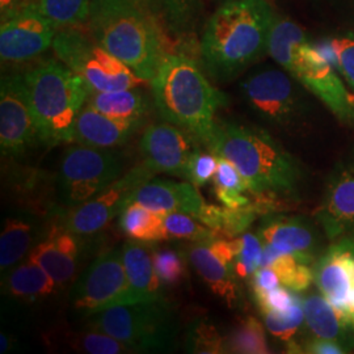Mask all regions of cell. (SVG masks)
I'll use <instances>...</instances> for the list:
<instances>
[{
  "mask_svg": "<svg viewBox=\"0 0 354 354\" xmlns=\"http://www.w3.org/2000/svg\"><path fill=\"white\" fill-rule=\"evenodd\" d=\"M276 13L268 0H227L203 28L200 55L206 73L226 82L268 53Z\"/></svg>",
  "mask_w": 354,
  "mask_h": 354,
  "instance_id": "obj_1",
  "label": "cell"
},
{
  "mask_svg": "<svg viewBox=\"0 0 354 354\" xmlns=\"http://www.w3.org/2000/svg\"><path fill=\"white\" fill-rule=\"evenodd\" d=\"M207 149L239 169L252 196L286 200L299 196L304 180L302 165L264 129L232 121L216 122Z\"/></svg>",
  "mask_w": 354,
  "mask_h": 354,
  "instance_id": "obj_2",
  "label": "cell"
},
{
  "mask_svg": "<svg viewBox=\"0 0 354 354\" xmlns=\"http://www.w3.org/2000/svg\"><path fill=\"white\" fill-rule=\"evenodd\" d=\"M150 83L155 108L163 121L207 147L216 124L215 113L227 104V96L213 87L200 66L183 54L167 53Z\"/></svg>",
  "mask_w": 354,
  "mask_h": 354,
  "instance_id": "obj_3",
  "label": "cell"
},
{
  "mask_svg": "<svg viewBox=\"0 0 354 354\" xmlns=\"http://www.w3.org/2000/svg\"><path fill=\"white\" fill-rule=\"evenodd\" d=\"M87 26L104 49L151 82L167 53L159 21L140 0H91Z\"/></svg>",
  "mask_w": 354,
  "mask_h": 354,
  "instance_id": "obj_4",
  "label": "cell"
},
{
  "mask_svg": "<svg viewBox=\"0 0 354 354\" xmlns=\"http://www.w3.org/2000/svg\"><path fill=\"white\" fill-rule=\"evenodd\" d=\"M23 77L38 142L46 146L73 143L76 117L91 95L87 84L66 64L55 61L38 64Z\"/></svg>",
  "mask_w": 354,
  "mask_h": 354,
  "instance_id": "obj_5",
  "label": "cell"
},
{
  "mask_svg": "<svg viewBox=\"0 0 354 354\" xmlns=\"http://www.w3.org/2000/svg\"><path fill=\"white\" fill-rule=\"evenodd\" d=\"M89 329L111 335L136 353L174 346L178 323L165 299L114 306L89 317Z\"/></svg>",
  "mask_w": 354,
  "mask_h": 354,
  "instance_id": "obj_6",
  "label": "cell"
},
{
  "mask_svg": "<svg viewBox=\"0 0 354 354\" xmlns=\"http://www.w3.org/2000/svg\"><path fill=\"white\" fill-rule=\"evenodd\" d=\"M51 48L58 59L87 84L91 93L136 88L145 83L127 64L76 26H64L57 32Z\"/></svg>",
  "mask_w": 354,
  "mask_h": 354,
  "instance_id": "obj_7",
  "label": "cell"
},
{
  "mask_svg": "<svg viewBox=\"0 0 354 354\" xmlns=\"http://www.w3.org/2000/svg\"><path fill=\"white\" fill-rule=\"evenodd\" d=\"M124 160L118 152L75 145L59 160L57 192L67 209L88 201L122 175Z\"/></svg>",
  "mask_w": 354,
  "mask_h": 354,
  "instance_id": "obj_8",
  "label": "cell"
},
{
  "mask_svg": "<svg viewBox=\"0 0 354 354\" xmlns=\"http://www.w3.org/2000/svg\"><path fill=\"white\" fill-rule=\"evenodd\" d=\"M73 308L92 317L114 306L133 304L122 250H109L95 259L70 292Z\"/></svg>",
  "mask_w": 354,
  "mask_h": 354,
  "instance_id": "obj_9",
  "label": "cell"
},
{
  "mask_svg": "<svg viewBox=\"0 0 354 354\" xmlns=\"http://www.w3.org/2000/svg\"><path fill=\"white\" fill-rule=\"evenodd\" d=\"M155 174L145 165L129 171L113 184L95 194L88 201L70 207L57 222L61 227L77 236H92L121 214L130 203L140 185L151 180Z\"/></svg>",
  "mask_w": 354,
  "mask_h": 354,
  "instance_id": "obj_10",
  "label": "cell"
},
{
  "mask_svg": "<svg viewBox=\"0 0 354 354\" xmlns=\"http://www.w3.org/2000/svg\"><path fill=\"white\" fill-rule=\"evenodd\" d=\"M336 68L320 46L306 42L286 73L310 89L342 124L354 129V96Z\"/></svg>",
  "mask_w": 354,
  "mask_h": 354,
  "instance_id": "obj_11",
  "label": "cell"
},
{
  "mask_svg": "<svg viewBox=\"0 0 354 354\" xmlns=\"http://www.w3.org/2000/svg\"><path fill=\"white\" fill-rule=\"evenodd\" d=\"M241 92L254 113L277 127H290L301 115V102L290 77L279 70H264L247 77Z\"/></svg>",
  "mask_w": 354,
  "mask_h": 354,
  "instance_id": "obj_12",
  "label": "cell"
},
{
  "mask_svg": "<svg viewBox=\"0 0 354 354\" xmlns=\"http://www.w3.org/2000/svg\"><path fill=\"white\" fill-rule=\"evenodd\" d=\"M57 28L32 1L21 12L1 23L0 57L3 64H23L35 59L53 46Z\"/></svg>",
  "mask_w": 354,
  "mask_h": 354,
  "instance_id": "obj_13",
  "label": "cell"
},
{
  "mask_svg": "<svg viewBox=\"0 0 354 354\" xmlns=\"http://www.w3.org/2000/svg\"><path fill=\"white\" fill-rule=\"evenodd\" d=\"M38 140L37 127L20 74L3 75L0 86V146L1 155L16 158Z\"/></svg>",
  "mask_w": 354,
  "mask_h": 354,
  "instance_id": "obj_14",
  "label": "cell"
},
{
  "mask_svg": "<svg viewBox=\"0 0 354 354\" xmlns=\"http://www.w3.org/2000/svg\"><path fill=\"white\" fill-rule=\"evenodd\" d=\"M314 216L329 241L354 236V147L333 165Z\"/></svg>",
  "mask_w": 354,
  "mask_h": 354,
  "instance_id": "obj_15",
  "label": "cell"
},
{
  "mask_svg": "<svg viewBox=\"0 0 354 354\" xmlns=\"http://www.w3.org/2000/svg\"><path fill=\"white\" fill-rule=\"evenodd\" d=\"M198 142L183 129L169 122L153 124L142 136L140 149L143 165L153 174H168L185 178L190 155Z\"/></svg>",
  "mask_w": 354,
  "mask_h": 354,
  "instance_id": "obj_16",
  "label": "cell"
},
{
  "mask_svg": "<svg viewBox=\"0 0 354 354\" xmlns=\"http://www.w3.org/2000/svg\"><path fill=\"white\" fill-rule=\"evenodd\" d=\"M354 251V238L344 236L330 241L313 266L317 289L344 317L354 282L351 259Z\"/></svg>",
  "mask_w": 354,
  "mask_h": 354,
  "instance_id": "obj_17",
  "label": "cell"
},
{
  "mask_svg": "<svg viewBox=\"0 0 354 354\" xmlns=\"http://www.w3.org/2000/svg\"><path fill=\"white\" fill-rule=\"evenodd\" d=\"M259 236L282 252L290 253L299 263L314 266L322 250L320 236L314 223L299 215H269L263 221Z\"/></svg>",
  "mask_w": 354,
  "mask_h": 354,
  "instance_id": "obj_18",
  "label": "cell"
},
{
  "mask_svg": "<svg viewBox=\"0 0 354 354\" xmlns=\"http://www.w3.org/2000/svg\"><path fill=\"white\" fill-rule=\"evenodd\" d=\"M75 234L58 223L48 228L45 238L33 247L28 257L37 263L58 288H64L75 279L80 241Z\"/></svg>",
  "mask_w": 354,
  "mask_h": 354,
  "instance_id": "obj_19",
  "label": "cell"
},
{
  "mask_svg": "<svg viewBox=\"0 0 354 354\" xmlns=\"http://www.w3.org/2000/svg\"><path fill=\"white\" fill-rule=\"evenodd\" d=\"M142 125L143 122L109 117L86 102L76 117L74 142L89 147L112 150L125 145Z\"/></svg>",
  "mask_w": 354,
  "mask_h": 354,
  "instance_id": "obj_20",
  "label": "cell"
},
{
  "mask_svg": "<svg viewBox=\"0 0 354 354\" xmlns=\"http://www.w3.org/2000/svg\"><path fill=\"white\" fill-rule=\"evenodd\" d=\"M133 203H138L159 214L185 213L196 216L205 206L201 193L192 183L149 180L136 192Z\"/></svg>",
  "mask_w": 354,
  "mask_h": 354,
  "instance_id": "obj_21",
  "label": "cell"
},
{
  "mask_svg": "<svg viewBox=\"0 0 354 354\" xmlns=\"http://www.w3.org/2000/svg\"><path fill=\"white\" fill-rule=\"evenodd\" d=\"M188 257L190 264L218 298L223 299L231 308L239 304L241 291L234 266L223 263L212 251L207 241L194 243V245L190 247Z\"/></svg>",
  "mask_w": 354,
  "mask_h": 354,
  "instance_id": "obj_22",
  "label": "cell"
},
{
  "mask_svg": "<svg viewBox=\"0 0 354 354\" xmlns=\"http://www.w3.org/2000/svg\"><path fill=\"white\" fill-rule=\"evenodd\" d=\"M143 243L131 239L122 247V259L133 304L165 299L160 290L162 281L155 270L152 254Z\"/></svg>",
  "mask_w": 354,
  "mask_h": 354,
  "instance_id": "obj_23",
  "label": "cell"
},
{
  "mask_svg": "<svg viewBox=\"0 0 354 354\" xmlns=\"http://www.w3.org/2000/svg\"><path fill=\"white\" fill-rule=\"evenodd\" d=\"M304 322L314 337L342 344L348 352L354 349V329L322 294L307 295L302 301Z\"/></svg>",
  "mask_w": 354,
  "mask_h": 354,
  "instance_id": "obj_24",
  "label": "cell"
},
{
  "mask_svg": "<svg viewBox=\"0 0 354 354\" xmlns=\"http://www.w3.org/2000/svg\"><path fill=\"white\" fill-rule=\"evenodd\" d=\"M48 232V230H46ZM37 222L26 216H10L6 219L0 235V269L1 272L21 263L33 247L46 235Z\"/></svg>",
  "mask_w": 354,
  "mask_h": 354,
  "instance_id": "obj_25",
  "label": "cell"
},
{
  "mask_svg": "<svg viewBox=\"0 0 354 354\" xmlns=\"http://www.w3.org/2000/svg\"><path fill=\"white\" fill-rule=\"evenodd\" d=\"M3 286L7 295L29 304L45 299L57 290L50 276L29 257L10 269Z\"/></svg>",
  "mask_w": 354,
  "mask_h": 354,
  "instance_id": "obj_26",
  "label": "cell"
},
{
  "mask_svg": "<svg viewBox=\"0 0 354 354\" xmlns=\"http://www.w3.org/2000/svg\"><path fill=\"white\" fill-rule=\"evenodd\" d=\"M87 102L109 117L136 122H143L150 111V100L138 87L93 92L89 95Z\"/></svg>",
  "mask_w": 354,
  "mask_h": 354,
  "instance_id": "obj_27",
  "label": "cell"
},
{
  "mask_svg": "<svg viewBox=\"0 0 354 354\" xmlns=\"http://www.w3.org/2000/svg\"><path fill=\"white\" fill-rule=\"evenodd\" d=\"M259 214H261V210L254 201L236 209L227 206L219 207L205 203L203 210L194 218L198 219L206 227L214 230L221 236L235 238L244 234Z\"/></svg>",
  "mask_w": 354,
  "mask_h": 354,
  "instance_id": "obj_28",
  "label": "cell"
},
{
  "mask_svg": "<svg viewBox=\"0 0 354 354\" xmlns=\"http://www.w3.org/2000/svg\"><path fill=\"white\" fill-rule=\"evenodd\" d=\"M159 23L177 37H184L198 17L201 0H140Z\"/></svg>",
  "mask_w": 354,
  "mask_h": 354,
  "instance_id": "obj_29",
  "label": "cell"
},
{
  "mask_svg": "<svg viewBox=\"0 0 354 354\" xmlns=\"http://www.w3.org/2000/svg\"><path fill=\"white\" fill-rule=\"evenodd\" d=\"M118 225L133 241L150 243L168 239L163 214L155 213L138 203H130L120 214Z\"/></svg>",
  "mask_w": 354,
  "mask_h": 354,
  "instance_id": "obj_30",
  "label": "cell"
},
{
  "mask_svg": "<svg viewBox=\"0 0 354 354\" xmlns=\"http://www.w3.org/2000/svg\"><path fill=\"white\" fill-rule=\"evenodd\" d=\"M261 266L272 268L277 273L281 283L295 292L307 290L314 281L311 266L299 263L290 253L282 252L268 243H264Z\"/></svg>",
  "mask_w": 354,
  "mask_h": 354,
  "instance_id": "obj_31",
  "label": "cell"
},
{
  "mask_svg": "<svg viewBox=\"0 0 354 354\" xmlns=\"http://www.w3.org/2000/svg\"><path fill=\"white\" fill-rule=\"evenodd\" d=\"M306 42L308 39L301 26L276 15L269 35L268 53L285 71L289 70L297 53Z\"/></svg>",
  "mask_w": 354,
  "mask_h": 354,
  "instance_id": "obj_32",
  "label": "cell"
},
{
  "mask_svg": "<svg viewBox=\"0 0 354 354\" xmlns=\"http://www.w3.org/2000/svg\"><path fill=\"white\" fill-rule=\"evenodd\" d=\"M218 158V168L213 178L218 201L232 209L243 207L252 203L248 196V193H251L248 183L241 176L239 169L226 158Z\"/></svg>",
  "mask_w": 354,
  "mask_h": 354,
  "instance_id": "obj_33",
  "label": "cell"
},
{
  "mask_svg": "<svg viewBox=\"0 0 354 354\" xmlns=\"http://www.w3.org/2000/svg\"><path fill=\"white\" fill-rule=\"evenodd\" d=\"M228 353L266 354L269 346L266 330L260 322L252 317L243 319L226 339Z\"/></svg>",
  "mask_w": 354,
  "mask_h": 354,
  "instance_id": "obj_34",
  "label": "cell"
},
{
  "mask_svg": "<svg viewBox=\"0 0 354 354\" xmlns=\"http://www.w3.org/2000/svg\"><path fill=\"white\" fill-rule=\"evenodd\" d=\"M38 7L58 26H77L87 23L91 0H37Z\"/></svg>",
  "mask_w": 354,
  "mask_h": 354,
  "instance_id": "obj_35",
  "label": "cell"
},
{
  "mask_svg": "<svg viewBox=\"0 0 354 354\" xmlns=\"http://www.w3.org/2000/svg\"><path fill=\"white\" fill-rule=\"evenodd\" d=\"M66 342L77 352L89 354L136 353L125 342L117 340L104 332L89 329L83 333H68Z\"/></svg>",
  "mask_w": 354,
  "mask_h": 354,
  "instance_id": "obj_36",
  "label": "cell"
},
{
  "mask_svg": "<svg viewBox=\"0 0 354 354\" xmlns=\"http://www.w3.org/2000/svg\"><path fill=\"white\" fill-rule=\"evenodd\" d=\"M185 348L189 353H226V339H223L214 324L207 319H197L192 322L185 339Z\"/></svg>",
  "mask_w": 354,
  "mask_h": 354,
  "instance_id": "obj_37",
  "label": "cell"
},
{
  "mask_svg": "<svg viewBox=\"0 0 354 354\" xmlns=\"http://www.w3.org/2000/svg\"><path fill=\"white\" fill-rule=\"evenodd\" d=\"M168 239H184V241H210L221 236L214 230L201 225L198 219L185 213H168L163 215Z\"/></svg>",
  "mask_w": 354,
  "mask_h": 354,
  "instance_id": "obj_38",
  "label": "cell"
},
{
  "mask_svg": "<svg viewBox=\"0 0 354 354\" xmlns=\"http://www.w3.org/2000/svg\"><path fill=\"white\" fill-rule=\"evenodd\" d=\"M266 328L279 340L289 344L294 342V336L302 326L304 311L302 301L292 304L286 313H264Z\"/></svg>",
  "mask_w": 354,
  "mask_h": 354,
  "instance_id": "obj_39",
  "label": "cell"
},
{
  "mask_svg": "<svg viewBox=\"0 0 354 354\" xmlns=\"http://www.w3.org/2000/svg\"><path fill=\"white\" fill-rule=\"evenodd\" d=\"M264 251V241L251 232L241 235V251L234 261V272L238 277L247 279L260 268Z\"/></svg>",
  "mask_w": 354,
  "mask_h": 354,
  "instance_id": "obj_40",
  "label": "cell"
},
{
  "mask_svg": "<svg viewBox=\"0 0 354 354\" xmlns=\"http://www.w3.org/2000/svg\"><path fill=\"white\" fill-rule=\"evenodd\" d=\"M152 261L160 281L175 286L185 276V264L181 256L174 250H159L152 252Z\"/></svg>",
  "mask_w": 354,
  "mask_h": 354,
  "instance_id": "obj_41",
  "label": "cell"
},
{
  "mask_svg": "<svg viewBox=\"0 0 354 354\" xmlns=\"http://www.w3.org/2000/svg\"><path fill=\"white\" fill-rule=\"evenodd\" d=\"M219 158L213 152H203L196 150L190 155L189 162L187 165L185 180H188L197 188L206 185L215 176L218 168Z\"/></svg>",
  "mask_w": 354,
  "mask_h": 354,
  "instance_id": "obj_42",
  "label": "cell"
},
{
  "mask_svg": "<svg viewBox=\"0 0 354 354\" xmlns=\"http://www.w3.org/2000/svg\"><path fill=\"white\" fill-rule=\"evenodd\" d=\"M260 311L264 313H286L292 304L301 301L295 291L288 288H274L268 291H253Z\"/></svg>",
  "mask_w": 354,
  "mask_h": 354,
  "instance_id": "obj_43",
  "label": "cell"
},
{
  "mask_svg": "<svg viewBox=\"0 0 354 354\" xmlns=\"http://www.w3.org/2000/svg\"><path fill=\"white\" fill-rule=\"evenodd\" d=\"M330 45L336 54L337 70L354 91V38H333Z\"/></svg>",
  "mask_w": 354,
  "mask_h": 354,
  "instance_id": "obj_44",
  "label": "cell"
},
{
  "mask_svg": "<svg viewBox=\"0 0 354 354\" xmlns=\"http://www.w3.org/2000/svg\"><path fill=\"white\" fill-rule=\"evenodd\" d=\"M304 353L311 354H344L349 353L346 348H344L342 344L328 340V339H320L314 337L311 340H307L304 346Z\"/></svg>",
  "mask_w": 354,
  "mask_h": 354,
  "instance_id": "obj_45",
  "label": "cell"
},
{
  "mask_svg": "<svg viewBox=\"0 0 354 354\" xmlns=\"http://www.w3.org/2000/svg\"><path fill=\"white\" fill-rule=\"evenodd\" d=\"M279 281L277 273L272 268L261 266L252 274V290L268 291L279 288Z\"/></svg>",
  "mask_w": 354,
  "mask_h": 354,
  "instance_id": "obj_46",
  "label": "cell"
},
{
  "mask_svg": "<svg viewBox=\"0 0 354 354\" xmlns=\"http://www.w3.org/2000/svg\"><path fill=\"white\" fill-rule=\"evenodd\" d=\"M32 0H0V19L1 23L12 19L15 15L21 12Z\"/></svg>",
  "mask_w": 354,
  "mask_h": 354,
  "instance_id": "obj_47",
  "label": "cell"
},
{
  "mask_svg": "<svg viewBox=\"0 0 354 354\" xmlns=\"http://www.w3.org/2000/svg\"><path fill=\"white\" fill-rule=\"evenodd\" d=\"M0 353L4 354L8 349H10V339L1 332V335H0Z\"/></svg>",
  "mask_w": 354,
  "mask_h": 354,
  "instance_id": "obj_48",
  "label": "cell"
}]
</instances>
